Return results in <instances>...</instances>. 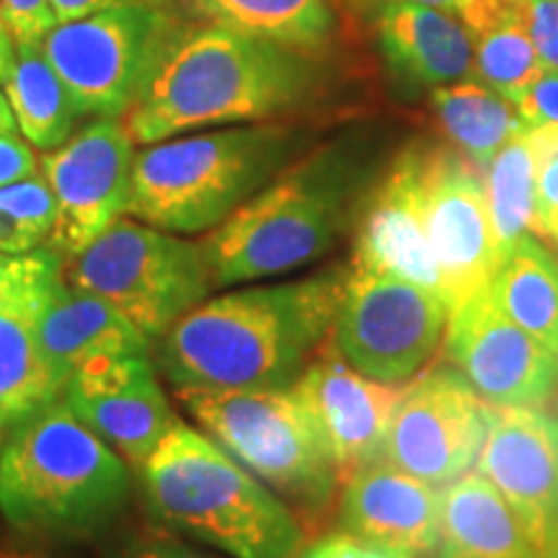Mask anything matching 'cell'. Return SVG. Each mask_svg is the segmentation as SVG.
Returning a JSON list of instances; mask_svg holds the SVG:
<instances>
[{"instance_id":"6da1fadb","label":"cell","mask_w":558,"mask_h":558,"mask_svg":"<svg viewBox=\"0 0 558 558\" xmlns=\"http://www.w3.org/2000/svg\"><path fill=\"white\" fill-rule=\"evenodd\" d=\"M349 267L207 298L160 337L177 390L290 388L333 331Z\"/></svg>"},{"instance_id":"7a4b0ae2","label":"cell","mask_w":558,"mask_h":558,"mask_svg":"<svg viewBox=\"0 0 558 558\" xmlns=\"http://www.w3.org/2000/svg\"><path fill=\"white\" fill-rule=\"evenodd\" d=\"M388 160L375 130L347 132L298 156L199 241L215 288L290 275L329 254L354 228Z\"/></svg>"},{"instance_id":"3957f363","label":"cell","mask_w":558,"mask_h":558,"mask_svg":"<svg viewBox=\"0 0 558 558\" xmlns=\"http://www.w3.org/2000/svg\"><path fill=\"white\" fill-rule=\"evenodd\" d=\"M324 86L318 54L218 24H186L122 122L135 145L222 124L282 122L308 109Z\"/></svg>"},{"instance_id":"277c9868","label":"cell","mask_w":558,"mask_h":558,"mask_svg":"<svg viewBox=\"0 0 558 558\" xmlns=\"http://www.w3.org/2000/svg\"><path fill=\"white\" fill-rule=\"evenodd\" d=\"M140 476L166 527L228 558H298L308 541L298 514L192 424H173Z\"/></svg>"},{"instance_id":"5b68a950","label":"cell","mask_w":558,"mask_h":558,"mask_svg":"<svg viewBox=\"0 0 558 558\" xmlns=\"http://www.w3.org/2000/svg\"><path fill=\"white\" fill-rule=\"evenodd\" d=\"M308 148L288 122L230 124L135 153L128 215L177 235L209 233Z\"/></svg>"},{"instance_id":"8992f818","label":"cell","mask_w":558,"mask_h":558,"mask_svg":"<svg viewBox=\"0 0 558 558\" xmlns=\"http://www.w3.org/2000/svg\"><path fill=\"white\" fill-rule=\"evenodd\" d=\"M128 494L130 465L62 396L0 445V512L21 533H88L107 522Z\"/></svg>"},{"instance_id":"52a82bcc","label":"cell","mask_w":558,"mask_h":558,"mask_svg":"<svg viewBox=\"0 0 558 558\" xmlns=\"http://www.w3.org/2000/svg\"><path fill=\"white\" fill-rule=\"evenodd\" d=\"M197 427L264 481L298 520L320 525L341 492V473L316 414L295 386L177 390Z\"/></svg>"},{"instance_id":"ba28073f","label":"cell","mask_w":558,"mask_h":558,"mask_svg":"<svg viewBox=\"0 0 558 558\" xmlns=\"http://www.w3.org/2000/svg\"><path fill=\"white\" fill-rule=\"evenodd\" d=\"M184 26V11L173 0H140L54 24L39 50L78 117L122 120Z\"/></svg>"},{"instance_id":"9c48e42d","label":"cell","mask_w":558,"mask_h":558,"mask_svg":"<svg viewBox=\"0 0 558 558\" xmlns=\"http://www.w3.org/2000/svg\"><path fill=\"white\" fill-rule=\"evenodd\" d=\"M62 279L114 305L150 341L215 290L199 241L120 218L62 264Z\"/></svg>"},{"instance_id":"30bf717a","label":"cell","mask_w":558,"mask_h":558,"mask_svg":"<svg viewBox=\"0 0 558 558\" xmlns=\"http://www.w3.org/2000/svg\"><path fill=\"white\" fill-rule=\"evenodd\" d=\"M450 308L435 292L349 267L333 347L357 373L407 386L445 341Z\"/></svg>"},{"instance_id":"8fae6325","label":"cell","mask_w":558,"mask_h":558,"mask_svg":"<svg viewBox=\"0 0 558 558\" xmlns=\"http://www.w3.org/2000/svg\"><path fill=\"white\" fill-rule=\"evenodd\" d=\"M416 179L424 228L452 311L492 282L501 259L484 173L452 145L416 137Z\"/></svg>"},{"instance_id":"7c38bea8","label":"cell","mask_w":558,"mask_h":558,"mask_svg":"<svg viewBox=\"0 0 558 558\" xmlns=\"http://www.w3.org/2000/svg\"><path fill=\"white\" fill-rule=\"evenodd\" d=\"M135 153L124 122L109 117H96L58 148L41 153L39 173L58 202L50 248L62 262L128 215Z\"/></svg>"},{"instance_id":"4fadbf2b","label":"cell","mask_w":558,"mask_h":558,"mask_svg":"<svg viewBox=\"0 0 558 558\" xmlns=\"http://www.w3.org/2000/svg\"><path fill=\"white\" fill-rule=\"evenodd\" d=\"M492 422V403L481 399L450 367L409 383L390 418L383 460L432 486H450L476 469Z\"/></svg>"},{"instance_id":"5bb4252c","label":"cell","mask_w":558,"mask_h":558,"mask_svg":"<svg viewBox=\"0 0 558 558\" xmlns=\"http://www.w3.org/2000/svg\"><path fill=\"white\" fill-rule=\"evenodd\" d=\"M445 357L492 407H538L558 390V354L514 324L488 284L450 311Z\"/></svg>"},{"instance_id":"9a60e30c","label":"cell","mask_w":558,"mask_h":558,"mask_svg":"<svg viewBox=\"0 0 558 558\" xmlns=\"http://www.w3.org/2000/svg\"><path fill=\"white\" fill-rule=\"evenodd\" d=\"M62 401L137 473L179 422L148 354L86 362L70 373Z\"/></svg>"},{"instance_id":"2e32d148","label":"cell","mask_w":558,"mask_h":558,"mask_svg":"<svg viewBox=\"0 0 558 558\" xmlns=\"http://www.w3.org/2000/svg\"><path fill=\"white\" fill-rule=\"evenodd\" d=\"M484 476L514 509L543 556L558 546V418L538 407H492L478 456Z\"/></svg>"},{"instance_id":"e0dca14e","label":"cell","mask_w":558,"mask_h":558,"mask_svg":"<svg viewBox=\"0 0 558 558\" xmlns=\"http://www.w3.org/2000/svg\"><path fill=\"white\" fill-rule=\"evenodd\" d=\"M352 269L396 277L445 300L442 275L432 254L416 179V140L396 150L362 202L354 222Z\"/></svg>"},{"instance_id":"ac0fdd59","label":"cell","mask_w":558,"mask_h":558,"mask_svg":"<svg viewBox=\"0 0 558 558\" xmlns=\"http://www.w3.org/2000/svg\"><path fill=\"white\" fill-rule=\"evenodd\" d=\"M407 388L409 383L396 386L367 378L341 357L337 347L326 344L295 380L300 399L308 403L329 439L341 484L354 471L383 458L390 418Z\"/></svg>"},{"instance_id":"d6986e66","label":"cell","mask_w":558,"mask_h":558,"mask_svg":"<svg viewBox=\"0 0 558 558\" xmlns=\"http://www.w3.org/2000/svg\"><path fill=\"white\" fill-rule=\"evenodd\" d=\"M445 488L373 460L354 471L339 494V527L373 548L429 558L442 527Z\"/></svg>"},{"instance_id":"ffe728a7","label":"cell","mask_w":558,"mask_h":558,"mask_svg":"<svg viewBox=\"0 0 558 558\" xmlns=\"http://www.w3.org/2000/svg\"><path fill=\"white\" fill-rule=\"evenodd\" d=\"M367 16L396 83L435 90L471 78L473 39L456 16L403 0L383 3Z\"/></svg>"},{"instance_id":"44dd1931","label":"cell","mask_w":558,"mask_h":558,"mask_svg":"<svg viewBox=\"0 0 558 558\" xmlns=\"http://www.w3.org/2000/svg\"><path fill=\"white\" fill-rule=\"evenodd\" d=\"M37 339L47 360L65 378L101 357L148 354L150 339L114 305L94 292L58 279L37 318Z\"/></svg>"},{"instance_id":"7402d4cb","label":"cell","mask_w":558,"mask_h":558,"mask_svg":"<svg viewBox=\"0 0 558 558\" xmlns=\"http://www.w3.org/2000/svg\"><path fill=\"white\" fill-rule=\"evenodd\" d=\"M54 284L26 292L0 311V442L65 390L68 378L37 339V318Z\"/></svg>"},{"instance_id":"603a6c76","label":"cell","mask_w":558,"mask_h":558,"mask_svg":"<svg viewBox=\"0 0 558 558\" xmlns=\"http://www.w3.org/2000/svg\"><path fill=\"white\" fill-rule=\"evenodd\" d=\"M429 558H546L514 509L484 476L445 486L442 527Z\"/></svg>"},{"instance_id":"cb8c5ba5","label":"cell","mask_w":558,"mask_h":558,"mask_svg":"<svg viewBox=\"0 0 558 558\" xmlns=\"http://www.w3.org/2000/svg\"><path fill=\"white\" fill-rule=\"evenodd\" d=\"M186 5L209 24L318 58L337 32L333 0H186Z\"/></svg>"},{"instance_id":"d4e9b609","label":"cell","mask_w":558,"mask_h":558,"mask_svg":"<svg viewBox=\"0 0 558 558\" xmlns=\"http://www.w3.org/2000/svg\"><path fill=\"white\" fill-rule=\"evenodd\" d=\"M488 290L514 324L558 354V259L533 233L501 254Z\"/></svg>"},{"instance_id":"484cf974","label":"cell","mask_w":558,"mask_h":558,"mask_svg":"<svg viewBox=\"0 0 558 558\" xmlns=\"http://www.w3.org/2000/svg\"><path fill=\"white\" fill-rule=\"evenodd\" d=\"M0 86L16 117L19 132L32 148L52 150L75 132L78 111L39 45L16 41V54Z\"/></svg>"},{"instance_id":"4316f807","label":"cell","mask_w":558,"mask_h":558,"mask_svg":"<svg viewBox=\"0 0 558 558\" xmlns=\"http://www.w3.org/2000/svg\"><path fill=\"white\" fill-rule=\"evenodd\" d=\"M432 109L452 148L473 160L478 169L497 156L507 140L525 130L514 104L481 81H458L432 90Z\"/></svg>"},{"instance_id":"83f0119b","label":"cell","mask_w":558,"mask_h":558,"mask_svg":"<svg viewBox=\"0 0 558 558\" xmlns=\"http://www.w3.org/2000/svg\"><path fill=\"white\" fill-rule=\"evenodd\" d=\"M538 169L525 130L507 140L497 156L484 166L488 215L501 254L522 235L538 230Z\"/></svg>"},{"instance_id":"f1b7e54d","label":"cell","mask_w":558,"mask_h":558,"mask_svg":"<svg viewBox=\"0 0 558 558\" xmlns=\"http://www.w3.org/2000/svg\"><path fill=\"white\" fill-rule=\"evenodd\" d=\"M473 73L476 78L518 104L522 94L546 73L527 32V13L509 19L473 39Z\"/></svg>"},{"instance_id":"f546056e","label":"cell","mask_w":558,"mask_h":558,"mask_svg":"<svg viewBox=\"0 0 558 558\" xmlns=\"http://www.w3.org/2000/svg\"><path fill=\"white\" fill-rule=\"evenodd\" d=\"M347 3L367 16L378 5L396 3V0H347ZM403 3L429 5V9L450 13L469 29L471 39L494 29V26L505 24L509 19H518L522 13H527V0H403Z\"/></svg>"},{"instance_id":"4dcf8cb0","label":"cell","mask_w":558,"mask_h":558,"mask_svg":"<svg viewBox=\"0 0 558 558\" xmlns=\"http://www.w3.org/2000/svg\"><path fill=\"white\" fill-rule=\"evenodd\" d=\"M0 209L32 228L41 241H50L54 222H58V202L41 173L0 186Z\"/></svg>"},{"instance_id":"1f68e13d","label":"cell","mask_w":558,"mask_h":558,"mask_svg":"<svg viewBox=\"0 0 558 558\" xmlns=\"http://www.w3.org/2000/svg\"><path fill=\"white\" fill-rule=\"evenodd\" d=\"M60 277L62 259L50 246L24 256H0V311L26 292L58 282Z\"/></svg>"},{"instance_id":"d6a6232c","label":"cell","mask_w":558,"mask_h":558,"mask_svg":"<svg viewBox=\"0 0 558 558\" xmlns=\"http://www.w3.org/2000/svg\"><path fill=\"white\" fill-rule=\"evenodd\" d=\"M0 21L21 45H39L58 21L50 0H0Z\"/></svg>"},{"instance_id":"836d02e7","label":"cell","mask_w":558,"mask_h":558,"mask_svg":"<svg viewBox=\"0 0 558 558\" xmlns=\"http://www.w3.org/2000/svg\"><path fill=\"white\" fill-rule=\"evenodd\" d=\"M527 32L543 68L558 73V0H527Z\"/></svg>"},{"instance_id":"e575fe53","label":"cell","mask_w":558,"mask_h":558,"mask_svg":"<svg viewBox=\"0 0 558 558\" xmlns=\"http://www.w3.org/2000/svg\"><path fill=\"white\" fill-rule=\"evenodd\" d=\"M527 124H558V73H546L514 104Z\"/></svg>"},{"instance_id":"d590c367","label":"cell","mask_w":558,"mask_h":558,"mask_svg":"<svg viewBox=\"0 0 558 558\" xmlns=\"http://www.w3.org/2000/svg\"><path fill=\"white\" fill-rule=\"evenodd\" d=\"M298 558H407L399 554H390V550L373 548L367 543H362L352 535L339 530V533H326L318 541H313L311 546L300 550Z\"/></svg>"},{"instance_id":"8d00e7d4","label":"cell","mask_w":558,"mask_h":558,"mask_svg":"<svg viewBox=\"0 0 558 558\" xmlns=\"http://www.w3.org/2000/svg\"><path fill=\"white\" fill-rule=\"evenodd\" d=\"M39 173V160L32 145L19 135H0V186Z\"/></svg>"},{"instance_id":"74e56055","label":"cell","mask_w":558,"mask_h":558,"mask_svg":"<svg viewBox=\"0 0 558 558\" xmlns=\"http://www.w3.org/2000/svg\"><path fill=\"white\" fill-rule=\"evenodd\" d=\"M535 199H538V230L550 235L558 226V153L541 166Z\"/></svg>"},{"instance_id":"f35d334b","label":"cell","mask_w":558,"mask_h":558,"mask_svg":"<svg viewBox=\"0 0 558 558\" xmlns=\"http://www.w3.org/2000/svg\"><path fill=\"white\" fill-rule=\"evenodd\" d=\"M41 241L32 228H26L11 213L0 209V256H24L41 248Z\"/></svg>"},{"instance_id":"ab89813d","label":"cell","mask_w":558,"mask_h":558,"mask_svg":"<svg viewBox=\"0 0 558 558\" xmlns=\"http://www.w3.org/2000/svg\"><path fill=\"white\" fill-rule=\"evenodd\" d=\"M128 558H218V556L202 554V550L177 541L173 535H148V538H140L135 546L130 548Z\"/></svg>"},{"instance_id":"60d3db41","label":"cell","mask_w":558,"mask_h":558,"mask_svg":"<svg viewBox=\"0 0 558 558\" xmlns=\"http://www.w3.org/2000/svg\"><path fill=\"white\" fill-rule=\"evenodd\" d=\"M124 3H140V0H50V9L54 13V21L62 24V21L83 19ZM145 3H153V0H145Z\"/></svg>"},{"instance_id":"b9f144b4","label":"cell","mask_w":558,"mask_h":558,"mask_svg":"<svg viewBox=\"0 0 558 558\" xmlns=\"http://www.w3.org/2000/svg\"><path fill=\"white\" fill-rule=\"evenodd\" d=\"M0 558H50L47 550L37 546H24V543L0 541Z\"/></svg>"},{"instance_id":"7bdbcfd3","label":"cell","mask_w":558,"mask_h":558,"mask_svg":"<svg viewBox=\"0 0 558 558\" xmlns=\"http://www.w3.org/2000/svg\"><path fill=\"white\" fill-rule=\"evenodd\" d=\"M13 54H16V39L11 37V32L5 29V24L0 21V81H3L5 73H9Z\"/></svg>"},{"instance_id":"ee69618b","label":"cell","mask_w":558,"mask_h":558,"mask_svg":"<svg viewBox=\"0 0 558 558\" xmlns=\"http://www.w3.org/2000/svg\"><path fill=\"white\" fill-rule=\"evenodd\" d=\"M0 135H19L16 117H13L11 104L5 99V90L0 86Z\"/></svg>"},{"instance_id":"f6af8a7d","label":"cell","mask_w":558,"mask_h":558,"mask_svg":"<svg viewBox=\"0 0 558 558\" xmlns=\"http://www.w3.org/2000/svg\"><path fill=\"white\" fill-rule=\"evenodd\" d=\"M550 239H554V241L558 243V226H556V230H554V233H550Z\"/></svg>"},{"instance_id":"bcb514c9","label":"cell","mask_w":558,"mask_h":558,"mask_svg":"<svg viewBox=\"0 0 558 558\" xmlns=\"http://www.w3.org/2000/svg\"><path fill=\"white\" fill-rule=\"evenodd\" d=\"M548 558H558V546H556V550H554V554H550Z\"/></svg>"},{"instance_id":"7dc6e473","label":"cell","mask_w":558,"mask_h":558,"mask_svg":"<svg viewBox=\"0 0 558 558\" xmlns=\"http://www.w3.org/2000/svg\"><path fill=\"white\" fill-rule=\"evenodd\" d=\"M0 445H3V442H0Z\"/></svg>"}]
</instances>
